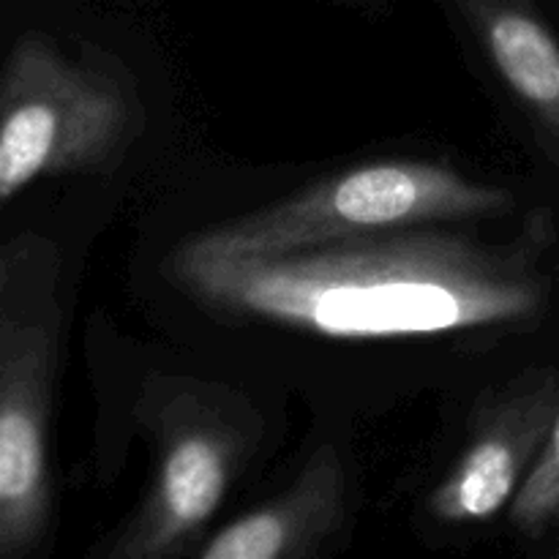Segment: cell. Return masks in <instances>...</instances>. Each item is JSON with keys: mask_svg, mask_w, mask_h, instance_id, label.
<instances>
[{"mask_svg": "<svg viewBox=\"0 0 559 559\" xmlns=\"http://www.w3.org/2000/svg\"><path fill=\"white\" fill-rule=\"evenodd\" d=\"M555 216L538 207L516 238L456 224L322 240L271 254H169L167 276L213 317L331 338L522 331L549 304Z\"/></svg>", "mask_w": 559, "mask_h": 559, "instance_id": "obj_1", "label": "cell"}, {"mask_svg": "<svg viewBox=\"0 0 559 559\" xmlns=\"http://www.w3.org/2000/svg\"><path fill=\"white\" fill-rule=\"evenodd\" d=\"M142 129L140 87L118 55L91 41L66 55L22 33L0 82V200L38 178L115 173Z\"/></svg>", "mask_w": 559, "mask_h": 559, "instance_id": "obj_2", "label": "cell"}, {"mask_svg": "<svg viewBox=\"0 0 559 559\" xmlns=\"http://www.w3.org/2000/svg\"><path fill=\"white\" fill-rule=\"evenodd\" d=\"M60 251L36 233L0 251V559H27L52 530L49 418L63 338Z\"/></svg>", "mask_w": 559, "mask_h": 559, "instance_id": "obj_3", "label": "cell"}, {"mask_svg": "<svg viewBox=\"0 0 559 559\" xmlns=\"http://www.w3.org/2000/svg\"><path fill=\"white\" fill-rule=\"evenodd\" d=\"M151 437L153 475L134 516L104 544L107 559L194 557L233 480L262 437L243 393L191 377H151L136 407Z\"/></svg>", "mask_w": 559, "mask_h": 559, "instance_id": "obj_4", "label": "cell"}, {"mask_svg": "<svg viewBox=\"0 0 559 559\" xmlns=\"http://www.w3.org/2000/svg\"><path fill=\"white\" fill-rule=\"evenodd\" d=\"M516 197L475 183L448 164L374 162L320 180L282 202L200 229L175 249L183 257H243L298 249L415 224H462L508 216Z\"/></svg>", "mask_w": 559, "mask_h": 559, "instance_id": "obj_5", "label": "cell"}, {"mask_svg": "<svg viewBox=\"0 0 559 559\" xmlns=\"http://www.w3.org/2000/svg\"><path fill=\"white\" fill-rule=\"evenodd\" d=\"M559 413V371L519 374L478 404L464 453L431 495L440 522L469 524L497 516L527 480Z\"/></svg>", "mask_w": 559, "mask_h": 559, "instance_id": "obj_6", "label": "cell"}, {"mask_svg": "<svg viewBox=\"0 0 559 559\" xmlns=\"http://www.w3.org/2000/svg\"><path fill=\"white\" fill-rule=\"evenodd\" d=\"M347 473L333 445H320L298 478L265 506L243 513L207 540L200 559L320 557L347 527Z\"/></svg>", "mask_w": 559, "mask_h": 559, "instance_id": "obj_7", "label": "cell"}, {"mask_svg": "<svg viewBox=\"0 0 559 559\" xmlns=\"http://www.w3.org/2000/svg\"><path fill=\"white\" fill-rule=\"evenodd\" d=\"M559 164V38L538 0H453Z\"/></svg>", "mask_w": 559, "mask_h": 559, "instance_id": "obj_8", "label": "cell"}, {"mask_svg": "<svg viewBox=\"0 0 559 559\" xmlns=\"http://www.w3.org/2000/svg\"><path fill=\"white\" fill-rule=\"evenodd\" d=\"M559 516V413L544 451L513 497L511 519L522 533L540 535Z\"/></svg>", "mask_w": 559, "mask_h": 559, "instance_id": "obj_9", "label": "cell"}]
</instances>
